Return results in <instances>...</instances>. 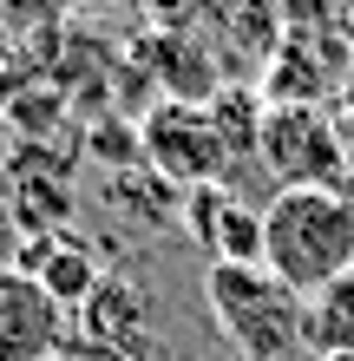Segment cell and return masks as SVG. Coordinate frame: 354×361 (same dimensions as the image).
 Here are the masks:
<instances>
[{
	"label": "cell",
	"instance_id": "11",
	"mask_svg": "<svg viewBox=\"0 0 354 361\" xmlns=\"http://www.w3.org/2000/svg\"><path fill=\"white\" fill-rule=\"evenodd\" d=\"M230 204H236V190H223V184L191 190V197H184V237L217 257V230H223V217H230Z\"/></svg>",
	"mask_w": 354,
	"mask_h": 361
},
{
	"label": "cell",
	"instance_id": "12",
	"mask_svg": "<svg viewBox=\"0 0 354 361\" xmlns=\"http://www.w3.org/2000/svg\"><path fill=\"white\" fill-rule=\"evenodd\" d=\"M13 257H20V224H13V210L0 204V269H13Z\"/></svg>",
	"mask_w": 354,
	"mask_h": 361
},
{
	"label": "cell",
	"instance_id": "10",
	"mask_svg": "<svg viewBox=\"0 0 354 361\" xmlns=\"http://www.w3.org/2000/svg\"><path fill=\"white\" fill-rule=\"evenodd\" d=\"M210 263H263V210L256 204H230V217L217 230V257Z\"/></svg>",
	"mask_w": 354,
	"mask_h": 361
},
{
	"label": "cell",
	"instance_id": "3",
	"mask_svg": "<svg viewBox=\"0 0 354 361\" xmlns=\"http://www.w3.org/2000/svg\"><path fill=\"white\" fill-rule=\"evenodd\" d=\"M256 164L276 178V190H348V158L328 105H269Z\"/></svg>",
	"mask_w": 354,
	"mask_h": 361
},
{
	"label": "cell",
	"instance_id": "8",
	"mask_svg": "<svg viewBox=\"0 0 354 361\" xmlns=\"http://www.w3.org/2000/svg\"><path fill=\"white\" fill-rule=\"evenodd\" d=\"M203 112H210V125H217V138H223V152H230V158H256V138H263V118H269L263 92L223 86V92H210Z\"/></svg>",
	"mask_w": 354,
	"mask_h": 361
},
{
	"label": "cell",
	"instance_id": "14",
	"mask_svg": "<svg viewBox=\"0 0 354 361\" xmlns=\"http://www.w3.org/2000/svg\"><path fill=\"white\" fill-rule=\"evenodd\" d=\"M315 361H354V355H315Z\"/></svg>",
	"mask_w": 354,
	"mask_h": 361
},
{
	"label": "cell",
	"instance_id": "6",
	"mask_svg": "<svg viewBox=\"0 0 354 361\" xmlns=\"http://www.w3.org/2000/svg\"><path fill=\"white\" fill-rule=\"evenodd\" d=\"M79 329H86V342L106 348V355L138 348V342H144V295L125 289V283H106L86 309H79Z\"/></svg>",
	"mask_w": 354,
	"mask_h": 361
},
{
	"label": "cell",
	"instance_id": "13",
	"mask_svg": "<svg viewBox=\"0 0 354 361\" xmlns=\"http://www.w3.org/2000/svg\"><path fill=\"white\" fill-rule=\"evenodd\" d=\"M341 27H348V47H354V13H341Z\"/></svg>",
	"mask_w": 354,
	"mask_h": 361
},
{
	"label": "cell",
	"instance_id": "2",
	"mask_svg": "<svg viewBox=\"0 0 354 361\" xmlns=\"http://www.w3.org/2000/svg\"><path fill=\"white\" fill-rule=\"evenodd\" d=\"M203 302L217 315V335L243 361H282L289 348H302L308 302L296 289H282L263 263H210L203 269Z\"/></svg>",
	"mask_w": 354,
	"mask_h": 361
},
{
	"label": "cell",
	"instance_id": "1",
	"mask_svg": "<svg viewBox=\"0 0 354 361\" xmlns=\"http://www.w3.org/2000/svg\"><path fill=\"white\" fill-rule=\"evenodd\" d=\"M263 269L302 302L354 269V197L348 190H276L263 204Z\"/></svg>",
	"mask_w": 354,
	"mask_h": 361
},
{
	"label": "cell",
	"instance_id": "5",
	"mask_svg": "<svg viewBox=\"0 0 354 361\" xmlns=\"http://www.w3.org/2000/svg\"><path fill=\"white\" fill-rule=\"evenodd\" d=\"M66 342V309L39 289L33 269H0V361H46Z\"/></svg>",
	"mask_w": 354,
	"mask_h": 361
},
{
	"label": "cell",
	"instance_id": "7",
	"mask_svg": "<svg viewBox=\"0 0 354 361\" xmlns=\"http://www.w3.org/2000/svg\"><path fill=\"white\" fill-rule=\"evenodd\" d=\"M33 276H39V289H46L59 309H86L92 295L106 289V276H99V263H92L86 243H46L39 263H33Z\"/></svg>",
	"mask_w": 354,
	"mask_h": 361
},
{
	"label": "cell",
	"instance_id": "4",
	"mask_svg": "<svg viewBox=\"0 0 354 361\" xmlns=\"http://www.w3.org/2000/svg\"><path fill=\"white\" fill-rule=\"evenodd\" d=\"M138 152L158 171V184H171V190H203L230 164L210 112H203V105H184V99H158L151 112L138 118Z\"/></svg>",
	"mask_w": 354,
	"mask_h": 361
},
{
	"label": "cell",
	"instance_id": "9",
	"mask_svg": "<svg viewBox=\"0 0 354 361\" xmlns=\"http://www.w3.org/2000/svg\"><path fill=\"white\" fill-rule=\"evenodd\" d=\"M302 342L315 348V355H354V269L341 276L335 289H322L315 302H308Z\"/></svg>",
	"mask_w": 354,
	"mask_h": 361
}]
</instances>
